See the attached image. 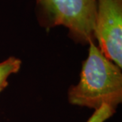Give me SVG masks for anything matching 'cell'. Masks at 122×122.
Instances as JSON below:
<instances>
[{"label": "cell", "mask_w": 122, "mask_h": 122, "mask_svg": "<svg viewBox=\"0 0 122 122\" xmlns=\"http://www.w3.org/2000/svg\"><path fill=\"white\" fill-rule=\"evenodd\" d=\"M3 90H4V89H2V88H0V93H1V92H2V91H3Z\"/></svg>", "instance_id": "8992f818"}, {"label": "cell", "mask_w": 122, "mask_h": 122, "mask_svg": "<svg viewBox=\"0 0 122 122\" xmlns=\"http://www.w3.org/2000/svg\"><path fill=\"white\" fill-rule=\"evenodd\" d=\"M115 109L107 105H103L101 108L94 110V113L86 122H105L109 118H110L115 113Z\"/></svg>", "instance_id": "5b68a950"}, {"label": "cell", "mask_w": 122, "mask_h": 122, "mask_svg": "<svg viewBox=\"0 0 122 122\" xmlns=\"http://www.w3.org/2000/svg\"><path fill=\"white\" fill-rule=\"evenodd\" d=\"M35 12L39 25L47 31L63 26L75 43L95 41L96 0H36Z\"/></svg>", "instance_id": "7a4b0ae2"}, {"label": "cell", "mask_w": 122, "mask_h": 122, "mask_svg": "<svg viewBox=\"0 0 122 122\" xmlns=\"http://www.w3.org/2000/svg\"><path fill=\"white\" fill-rule=\"evenodd\" d=\"M21 66V60L15 56H10L0 62V88L6 89L8 86V78L11 75L19 71Z\"/></svg>", "instance_id": "277c9868"}, {"label": "cell", "mask_w": 122, "mask_h": 122, "mask_svg": "<svg viewBox=\"0 0 122 122\" xmlns=\"http://www.w3.org/2000/svg\"><path fill=\"white\" fill-rule=\"evenodd\" d=\"M79 81L67 91L71 105L97 110L103 106L117 109L122 102L121 68L106 57L95 41L89 43Z\"/></svg>", "instance_id": "6da1fadb"}, {"label": "cell", "mask_w": 122, "mask_h": 122, "mask_svg": "<svg viewBox=\"0 0 122 122\" xmlns=\"http://www.w3.org/2000/svg\"><path fill=\"white\" fill-rule=\"evenodd\" d=\"M94 38L109 60L122 67V0H96Z\"/></svg>", "instance_id": "3957f363"}]
</instances>
